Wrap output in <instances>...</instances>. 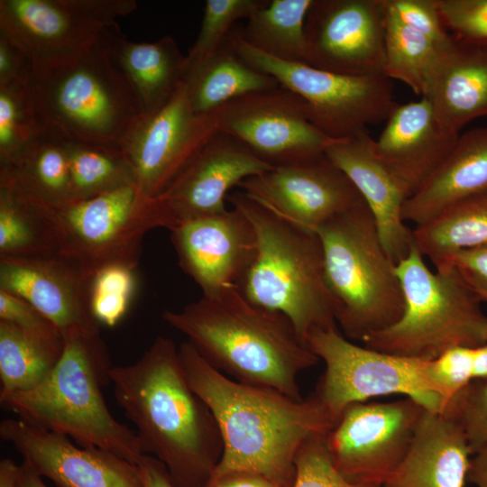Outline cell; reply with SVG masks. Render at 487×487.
<instances>
[{
    "label": "cell",
    "mask_w": 487,
    "mask_h": 487,
    "mask_svg": "<svg viewBox=\"0 0 487 487\" xmlns=\"http://www.w3.org/2000/svg\"><path fill=\"white\" fill-rule=\"evenodd\" d=\"M178 354L188 385L210 409L223 439V455L211 479L246 471L290 487L303 443L335 424L314 391L297 400L239 382L210 365L188 341Z\"/></svg>",
    "instance_id": "6da1fadb"
},
{
    "label": "cell",
    "mask_w": 487,
    "mask_h": 487,
    "mask_svg": "<svg viewBox=\"0 0 487 487\" xmlns=\"http://www.w3.org/2000/svg\"><path fill=\"white\" fill-rule=\"evenodd\" d=\"M109 375L143 454L163 464L175 487H207L223 439L210 409L188 385L174 342L157 336L136 362L112 366Z\"/></svg>",
    "instance_id": "7a4b0ae2"
},
{
    "label": "cell",
    "mask_w": 487,
    "mask_h": 487,
    "mask_svg": "<svg viewBox=\"0 0 487 487\" xmlns=\"http://www.w3.org/2000/svg\"><path fill=\"white\" fill-rule=\"evenodd\" d=\"M161 317L222 373L297 400L303 399L299 374L319 361L286 317L253 305L238 289L202 296Z\"/></svg>",
    "instance_id": "3957f363"
},
{
    "label": "cell",
    "mask_w": 487,
    "mask_h": 487,
    "mask_svg": "<svg viewBox=\"0 0 487 487\" xmlns=\"http://www.w3.org/2000/svg\"><path fill=\"white\" fill-rule=\"evenodd\" d=\"M62 354L35 388L0 395L3 409L84 447L109 451L138 464L145 455L135 431L116 420L102 393L112 365L99 332L63 335Z\"/></svg>",
    "instance_id": "277c9868"
},
{
    "label": "cell",
    "mask_w": 487,
    "mask_h": 487,
    "mask_svg": "<svg viewBox=\"0 0 487 487\" xmlns=\"http://www.w3.org/2000/svg\"><path fill=\"white\" fill-rule=\"evenodd\" d=\"M116 23L80 58L54 68L31 67L27 85L38 133L121 149L144 113L114 60L111 32Z\"/></svg>",
    "instance_id": "5b68a950"
},
{
    "label": "cell",
    "mask_w": 487,
    "mask_h": 487,
    "mask_svg": "<svg viewBox=\"0 0 487 487\" xmlns=\"http://www.w3.org/2000/svg\"><path fill=\"white\" fill-rule=\"evenodd\" d=\"M228 199L251 221L256 237L253 259L238 287L243 296L286 317L306 345L312 331L337 327L317 233L281 219L243 191Z\"/></svg>",
    "instance_id": "8992f818"
},
{
    "label": "cell",
    "mask_w": 487,
    "mask_h": 487,
    "mask_svg": "<svg viewBox=\"0 0 487 487\" xmlns=\"http://www.w3.org/2000/svg\"><path fill=\"white\" fill-rule=\"evenodd\" d=\"M316 233L335 321L346 338L362 343L395 323L404 309L400 280L363 198Z\"/></svg>",
    "instance_id": "52a82bcc"
},
{
    "label": "cell",
    "mask_w": 487,
    "mask_h": 487,
    "mask_svg": "<svg viewBox=\"0 0 487 487\" xmlns=\"http://www.w3.org/2000/svg\"><path fill=\"white\" fill-rule=\"evenodd\" d=\"M404 309L390 326L363 340L368 348L388 354L433 360L446 350L487 345V316L480 299L456 268L427 265L415 243L396 263Z\"/></svg>",
    "instance_id": "ba28073f"
},
{
    "label": "cell",
    "mask_w": 487,
    "mask_h": 487,
    "mask_svg": "<svg viewBox=\"0 0 487 487\" xmlns=\"http://www.w3.org/2000/svg\"><path fill=\"white\" fill-rule=\"evenodd\" d=\"M228 41L247 63L299 96L310 122L332 139L368 132L369 124L386 122L397 105L392 80L385 75L349 76L278 60L249 45L234 30Z\"/></svg>",
    "instance_id": "9c48e42d"
},
{
    "label": "cell",
    "mask_w": 487,
    "mask_h": 487,
    "mask_svg": "<svg viewBox=\"0 0 487 487\" xmlns=\"http://www.w3.org/2000/svg\"><path fill=\"white\" fill-rule=\"evenodd\" d=\"M306 343L325 363L314 393L335 422L354 403L391 394L410 398L429 411L445 409L426 373L428 360L355 345L337 327L314 330Z\"/></svg>",
    "instance_id": "30bf717a"
},
{
    "label": "cell",
    "mask_w": 487,
    "mask_h": 487,
    "mask_svg": "<svg viewBox=\"0 0 487 487\" xmlns=\"http://www.w3.org/2000/svg\"><path fill=\"white\" fill-rule=\"evenodd\" d=\"M136 8L134 0H1L0 33L32 69L54 68L89 51L116 18Z\"/></svg>",
    "instance_id": "8fae6325"
},
{
    "label": "cell",
    "mask_w": 487,
    "mask_h": 487,
    "mask_svg": "<svg viewBox=\"0 0 487 487\" xmlns=\"http://www.w3.org/2000/svg\"><path fill=\"white\" fill-rule=\"evenodd\" d=\"M425 409L407 397L348 406L326 435L334 467L351 482L382 486L407 454Z\"/></svg>",
    "instance_id": "7c38bea8"
},
{
    "label": "cell",
    "mask_w": 487,
    "mask_h": 487,
    "mask_svg": "<svg viewBox=\"0 0 487 487\" xmlns=\"http://www.w3.org/2000/svg\"><path fill=\"white\" fill-rule=\"evenodd\" d=\"M214 114L218 131L272 167L318 161L338 141L318 130L303 100L280 85L242 96Z\"/></svg>",
    "instance_id": "4fadbf2b"
},
{
    "label": "cell",
    "mask_w": 487,
    "mask_h": 487,
    "mask_svg": "<svg viewBox=\"0 0 487 487\" xmlns=\"http://www.w3.org/2000/svg\"><path fill=\"white\" fill-rule=\"evenodd\" d=\"M217 132L214 113L194 112L184 82L163 106L142 114L121 144L140 198L161 195Z\"/></svg>",
    "instance_id": "5bb4252c"
},
{
    "label": "cell",
    "mask_w": 487,
    "mask_h": 487,
    "mask_svg": "<svg viewBox=\"0 0 487 487\" xmlns=\"http://www.w3.org/2000/svg\"><path fill=\"white\" fill-rule=\"evenodd\" d=\"M273 168L218 131L161 195L146 200L150 228L170 231L190 220L223 213L233 187Z\"/></svg>",
    "instance_id": "9a60e30c"
},
{
    "label": "cell",
    "mask_w": 487,
    "mask_h": 487,
    "mask_svg": "<svg viewBox=\"0 0 487 487\" xmlns=\"http://www.w3.org/2000/svg\"><path fill=\"white\" fill-rule=\"evenodd\" d=\"M145 201L130 185L57 209L65 233L64 255L89 277L108 265L135 269L143 236L151 230Z\"/></svg>",
    "instance_id": "2e32d148"
},
{
    "label": "cell",
    "mask_w": 487,
    "mask_h": 487,
    "mask_svg": "<svg viewBox=\"0 0 487 487\" xmlns=\"http://www.w3.org/2000/svg\"><path fill=\"white\" fill-rule=\"evenodd\" d=\"M384 0H314L305 22L308 64L349 75H384Z\"/></svg>",
    "instance_id": "e0dca14e"
},
{
    "label": "cell",
    "mask_w": 487,
    "mask_h": 487,
    "mask_svg": "<svg viewBox=\"0 0 487 487\" xmlns=\"http://www.w3.org/2000/svg\"><path fill=\"white\" fill-rule=\"evenodd\" d=\"M239 187L275 216L313 233L362 198L326 155L311 162L274 167L244 179Z\"/></svg>",
    "instance_id": "ac0fdd59"
},
{
    "label": "cell",
    "mask_w": 487,
    "mask_h": 487,
    "mask_svg": "<svg viewBox=\"0 0 487 487\" xmlns=\"http://www.w3.org/2000/svg\"><path fill=\"white\" fill-rule=\"evenodd\" d=\"M0 436L58 487H143L136 464L101 448L77 446L63 434L18 418L1 421Z\"/></svg>",
    "instance_id": "d6986e66"
},
{
    "label": "cell",
    "mask_w": 487,
    "mask_h": 487,
    "mask_svg": "<svg viewBox=\"0 0 487 487\" xmlns=\"http://www.w3.org/2000/svg\"><path fill=\"white\" fill-rule=\"evenodd\" d=\"M170 233L179 267L203 296L238 289L256 249L254 229L244 214L233 207L186 222Z\"/></svg>",
    "instance_id": "ffe728a7"
},
{
    "label": "cell",
    "mask_w": 487,
    "mask_h": 487,
    "mask_svg": "<svg viewBox=\"0 0 487 487\" xmlns=\"http://www.w3.org/2000/svg\"><path fill=\"white\" fill-rule=\"evenodd\" d=\"M89 277L72 259L0 256V289L31 304L62 335L99 332L90 308Z\"/></svg>",
    "instance_id": "44dd1931"
},
{
    "label": "cell",
    "mask_w": 487,
    "mask_h": 487,
    "mask_svg": "<svg viewBox=\"0 0 487 487\" xmlns=\"http://www.w3.org/2000/svg\"><path fill=\"white\" fill-rule=\"evenodd\" d=\"M373 149L410 198L455 146L459 132L445 124L424 96L397 104Z\"/></svg>",
    "instance_id": "7402d4cb"
},
{
    "label": "cell",
    "mask_w": 487,
    "mask_h": 487,
    "mask_svg": "<svg viewBox=\"0 0 487 487\" xmlns=\"http://www.w3.org/2000/svg\"><path fill=\"white\" fill-rule=\"evenodd\" d=\"M326 158L354 185L370 208L381 243L397 263L414 244L412 229L403 218L409 196L394 174L376 155L368 132L338 140L326 151Z\"/></svg>",
    "instance_id": "603a6c76"
},
{
    "label": "cell",
    "mask_w": 487,
    "mask_h": 487,
    "mask_svg": "<svg viewBox=\"0 0 487 487\" xmlns=\"http://www.w3.org/2000/svg\"><path fill=\"white\" fill-rule=\"evenodd\" d=\"M471 455L462 425L425 409L407 454L382 487H464Z\"/></svg>",
    "instance_id": "cb8c5ba5"
},
{
    "label": "cell",
    "mask_w": 487,
    "mask_h": 487,
    "mask_svg": "<svg viewBox=\"0 0 487 487\" xmlns=\"http://www.w3.org/2000/svg\"><path fill=\"white\" fill-rule=\"evenodd\" d=\"M422 96L445 124L458 132L474 119L487 116V42L451 34L439 47Z\"/></svg>",
    "instance_id": "d4e9b609"
},
{
    "label": "cell",
    "mask_w": 487,
    "mask_h": 487,
    "mask_svg": "<svg viewBox=\"0 0 487 487\" xmlns=\"http://www.w3.org/2000/svg\"><path fill=\"white\" fill-rule=\"evenodd\" d=\"M487 194V126L459 135L455 146L403 207L405 222L415 226L452 206Z\"/></svg>",
    "instance_id": "484cf974"
},
{
    "label": "cell",
    "mask_w": 487,
    "mask_h": 487,
    "mask_svg": "<svg viewBox=\"0 0 487 487\" xmlns=\"http://www.w3.org/2000/svg\"><path fill=\"white\" fill-rule=\"evenodd\" d=\"M65 233L56 208L26 191L0 168V256L64 255Z\"/></svg>",
    "instance_id": "4316f807"
},
{
    "label": "cell",
    "mask_w": 487,
    "mask_h": 487,
    "mask_svg": "<svg viewBox=\"0 0 487 487\" xmlns=\"http://www.w3.org/2000/svg\"><path fill=\"white\" fill-rule=\"evenodd\" d=\"M111 47L114 60L144 114L163 106L184 82L187 58L170 36L153 42H133L125 39L116 23L111 32Z\"/></svg>",
    "instance_id": "83f0119b"
},
{
    "label": "cell",
    "mask_w": 487,
    "mask_h": 487,
    "mask_svg": "<svg viewBox=\"0 0 487 487\" xmlns=\"http://www.w3.org/2000/svg\"><path fill=\"white\" fill-rule=\"evenodd\" d=\"M194 112L210 115L246 95L280 86L269 74L247 63L228 39L208 58L188 69L184 79Z\"/></svg>",
    "instance_id": "f1b7e54d"
},
{
    "label": "cell",
    "mask_w": 487,
    "mask_h": 487,
    "mask_svg": "<svg viewBox=\"0 0 487 487\" xmlns=\"http://www.w3.org/2000/svg\"><path fill=\"white\" fill-rule=\"evenodd\" d=\"M412 233L416 246L435 269L461 250L487 244V194L452 206Z\"/></svg>",
    "instance_id": "f546056e"
},
{
    "label": "cell",
    "mask_w": 487,
    "mask_h": 487,
    "mask_svg": "<svg viewBox=\"0 0 487 487\" xmlns=\"http://www.w3.org/2000/svg\"><path fill=\"white\" fill-rule=\"evenodd\" d=\"M314 0H272L238 31L245 42L278 60L307 63L305 22Z\"/></svg>",
    "instance_id": "4dcf8cb0"
},
{
    "label": "cell",
    "mask_w": 487,
    "mask_h": 487,
    "mask_svg": "<svg viewBox=\"0 0 487 487\" xmlns=\"http://www.w3.org/2000/svg\"><path fill=\"white\" fill-rule=\"evenodd\" d=\"M64 340H44L0 320V395L30 391L58 363Z\"/></svg>",
    "instance_id": "1f68e13d"
},
{
    "label": "cell",
    "mask_w": 487,
    "mask_h": 487,
    "mask_svg": "<svg viewBox=\"0 0 487 487\" xmlns=\"http://www.w3.org/2000/svg\"><path fill=\"white\" fill-rule=\"evenodd\" d=\"M29 193L59 209L69 203L70 174L66 142L38 133L8 167Z\"/></svg>",
    "instance_id": "d6a6232c"
},
{
    "label": "cell",
    "mask_w": 487,
    "mask_h": 487,
    "mask_svg": "<svg viewBox=\"0 0 487 487\" xmlns=\"http://www.w3.org/2000/svg\"><path fill=\"white\" fill-rule=\"evenodd\" d=\"M66 144L70 174L69 204L135 185L133 169L121 149L69 142Z\"/></svg>",
    "instance_id": "836d02e7"
},
{
    "label": "cell",
    "mask_w": 487,
    "mask_h": 487,
    "mask_svg": "<svg viewBox=\"0 0 487 487\" xmlns=\"http://www.w3.org/2000/svg\"><path fill=\"white\" fill-rule=\"evenodd\" d=\"M384 75L419 96L436 63L439 46L400 22L385 0Z\"/></svg>",
    "instance_id": "e575fe53"
},
{
    "label": "cell",
    "mask_w": 487,
    "mask_h": 487,
    "mask_svg": "<svg viewBox=\"0 0 487 487\" xmlns=\"http://www.w3.org/2000/svg\"><path fill=\"white\" fill-rule=\"evenodd\" d=\"M37 134L27 82L0 87V167L10 166Z\"/></svg>",
    "instance_id": "d590c367"
},
{
    "label": "cell",
    "mask_w": 487,
    "mask_h": 487,
    "mask_svg": "<svg viewBox=\"0 0 487 487\" xmlns=\"http://www.w3.org/2000/svg\"><path fill=\"white\" fill-rule=\"evenodd\" d=\"M263 0H207L198 35L187 58V71L200 63L227 40L239 19L251 17L267 4Z\"/></svg>",
    "instance_id": "8d00e7d4"
},
{
    "label": "cell",
    "mask_w": 487,
    "mask_h": 487,
    "mask_svg": "<svg viewBox=\"0 0 487 487\" xmlns=\"http://www.w3.org/2000/svg\"><path fill=\"white\" fill-rule=\"evenodd\" d=\"M136 287L134 269L120 264L103 267L91 277L90 308L100 324L115 326L126 314Z\"/></svg>",
    "instance_id": "74e56055"
},
{
    "label": "cell",
    "mask_w": 487,
    "mask_h": 487,
    "mask_svg": "<svg viewBox=\"0 0 487 487\" xmlns=\"http://www.w3.org/2000/svg\"><path fill=\"white\" fill-rule=\"evenodd\" d=\"M326 433L313 435L303 443L295 458V477L290 487H382L354 483L342 476L328 455Z\"/></svg>",
    "instance_id": "f35d334b"
},
{
    "label": "cell",
    "mask_w": 487,
    "mask_h": 487,
    "mask_svg": "<svg viewBox=\"0 0 487 487\" xmlns=\"http://www.w3.org/2000/svg\"><path fill=\"white\" fill-rule=\"evenodd\" d=\"M444 413L463 427L472 455L487 446V378L473 380L448 402Z\"/></svg>",
    "instance_id": "ab89813d"
},
{
    "label": "cell",
    "mask_w": 487,
    "mask_h": 487,
    "mask_svg": "<svg viewBox=\"0 0 487 487\" xmlns=\"http://www.w3.org/2000/svg\"><path fill=\"white\" fill-rule=\"evenodd\" d=\"M474 348L453 347L427 361V379L443 399L445 409L453 397L473 380Z\"/></svg>",
    "instance_id": "60d3db41"
},
{
    "label": "cell",
    "mask_w": 487,
    "mask_h": 487,
    "mask_svg": "<svg viewBox=\"0 0 487 487\" xmlns=\"http://www.w3.org/2000/svg\"><path fill=\"white\" fill-rule=\"evenodd\" d=\"M446 28L453 36L487 42V0H438Z\"/></svg>",
    "instance_id": "b9f144b4"
},
{
    "label": "cell",
    "mask_w": 487,
    "mask_h": 487,
    "mask_svg": "<svg viewBox=\"0 0 487 487\" xmlns=\"http://www.w3.org/2000/svg\"><path fill=\"white\" fill-rule=\"evenodd\" d=\"M385 3L400 22L437 46L450 39L451 33L443 22L438 0H385Z\"/></svg>",
    "instance_id": "7bdbcfd3"
},
{
    "label": "cell",
    "mask_w": 487,
    "mask_h": 487,
    "mask_svg": "<svg viewBox=\"0 0 487 487\" xmlns=\"http://www.w3.org/2000/svg\"><path fill=\"white\" fill-rule=\"evenodd\" d=\"M0 320L44 340H64L60 329L48 317L25 300L4 289H0Z\"/></svg>",
    "instance_id": "ee69618b"
},
{
    "label": "cell",
    "mask_w": 487,
    "mask_h": 487,
    "mask_svg": "<svg viewBox=\"0 0 487 487\" xmlns=\"http://www.w3.org/2000/svg\"><path fill=\"white\" fill-rule=\"evenodd\" d=\"M449 264L456 268L475 294L487 293V244L455 253L445 266Z\"/></svg>",
    "instance_id": "f6af8a7d"
},
{
    "label": "cell",
    "mask_w": 487,
    "mask_h": 487,
    "mask_svg": "<svg viewBox=\"0 0 487 487\" xmlns=\"http://www.w3.org/2000/svg\"><path fill=\"white\" fill-rule=\"evenodd\" d=\"M31 63L23 52L0 33V87L27 82Z\"/></svg>",
    "instance_id": "bcb514c9"
},
{
    "label": "cell",
    "mask_w": 487,
    "mask_h": 487,
    "mask_svg": "<svg viewBox=\"0 0 487 487\" xmlns=\"http://www.w3.org/2000/svg\"><path fill=\"white\" fill-rule=\"evenodd\" d=\"M207 487H288L265 475L246 471L233 472L210 479Z\"/></svg>",
    "instance_id": "7dc6e473"
},
{
    "label": "cell",
    "mask_w": 487,
    "mask_h": 487,
    "mask_svg": "<svg viewBox=\"0 0 487 487\" xmlns=\"http://www.w3.org/2000/svg\"><path fill=\"white\" fill-rule=\"evenodd\" d=\"M137 466L143 487H175L166 467L155 457L145 455Z\"/></svg>",
    "instance_id": "c3c4849f"
},
{
    "label": "cell",
    "mask_w": 487,
    "mask_h": 487,
    "mask_svg": "<svg viewBox=\"0 0 487 487\" xmlns=\"http://www.w3.org/2000/svg\"><path fill=\"white\" fill-rule=\"evenodd\" d=\"M467 482L475 487H487V446L471 457Z\"/></svg>",
    "instance_id": "681fc988"
},
{
    "label": "cell",
    "mask_w": 487,
    "mask_h": 487,
    "mask_svg": "<svg viewBox=\"0 0 487 487\" xmlns=\"http://www.w3.org/2000/svg\"><path fill=\"white\" fill-rule=\"evenodd\" d=\"M0 487H20L19 466L11 459L0 462Z\"/></svg>",
    "instance_id": "f907efd6"
},
{
    "label": "cell",
    "mask_w": 487,
    "mask_h": 487,
    "mask_svg": "<svg viewBox=\"0 0 487 487\" xmlns=\"http://www.w3.org/2000/svg\"><path fill=\"white\" fill-rule=\"evenodd\" d=\"M19 485L20 487H48L41 476L25 463L19 466Z\"/></svg>",
    "instance_id": "816d5d0a"
},
{
    "label": "cell",
    "mask_w": 487,
    "mask_h": 487,
    "mask_svg": "<svg viewBox=\"0 0 487 487\" xmlns=\"http://www.w3.org/2000/svg\"><path fill=\"white\" fill-rule=\"evenodd\" d=\"M487 378V345L474 348L473 380Z\"/></svg>",
    "instance_id": "f5cc1de1"
},
{
    "label": "cell",
    "mask_w": 487,
    "mask_h": 487,
    "mask_svg": "<svg viewBox=\"0 0 487 487\" xmlns=\"http://www.w3.org/2000/svg\"><path fill=\"white\" fill-rule=\"evenodd\" d=\"M478 296V298L480 299L481 301H485L487 302V293H479V294H476Z\"/></svg>",
    "instance_id": "db71d44e"
}]
</instances>
